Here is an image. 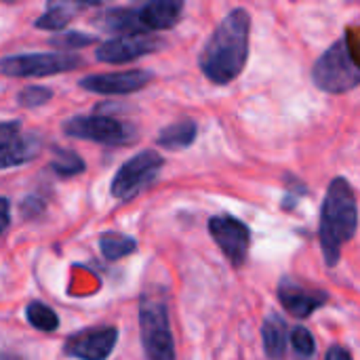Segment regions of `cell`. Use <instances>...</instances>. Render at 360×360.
<instances>
[{"label": "cell", "instance_id": "obj_4", "mask_svg": "<svg viewBox=\"0 0 360 360\" xmlns=\"http://www.w3.org/2000/svg\"><path fill=\"white\" fill-rule=\"evenodd\" d=\"M141 346L148 360H175V344L165 300L143 295L139 304Z\"/></svg>", "mask_w": 360, "mask_h": 360}, {"label": "cell", "instance_id": "obj_1", "mask_svg": "<svg viewBox=\"0 0 360 360\" xmlns=\"http://www.w3.org/2000/svg\"><path fill=\"white\" fill-rule=\"evenodd\" d=\"M251 17L245 8L230 11L215 27L200 53V70L215 84L232 82L249 57Z\"/></svg>", "mask_w": 360, "mask_h": 360}, {"label": "cell", "instance_id": "obj_9", "mask_svg": "<svg viewBox=\"0 0 360 360\" xmlns=\"http://www.w3.org/2000/svg\"><path fill=\"white\" fill-rule=\"evenodd\" d=\"M118 342V331L114 327L86 329L72 335L63 344L65 356L78 360H105Z\"/></svg>", "mask_w": 360, "mask_h": 360}, {"label": "cell", "instance_id": "obj_13", "mask_svg": "<svg viewBox=\"0 0 360 360\" xmlns=\"http://www.w3.org/2000/svg\"><path fill=\"white\" fill-rule=\"evenodd\" d=\"M181 11H184V4L177 0H154V2L139 6L137 15H139V23L143 32H150V30L160 32V30L173 27L179 21Z\"/></svg>", "mask_w": 360, "mask_h": 360}, {"label": "cell", "instance_id": "obj_25", "mask_svg": "<svg viewBox=\"0 0 360 360\" xmlns=\"http://www.w3.org/2000/svg\"><path fill=\"white\" fill-rule=\"evenodd\" d=\"M19 129H21V124L17 120L0 122V148H4L11 141H15L19 137Z\"/></svg>", "mask_w": 360, "mask_h": 360}, {"label": "cell", "instance_id": "obj_11", "mask_svg": "<svg viewBox=\"0 0 360 360\" xmlns=\"http://www.w3.org/2000/svg\"><path fill=\"white\" fill-rule=\"evenodd\" d=\"M152 80V74L146 70H129L116 74H93L80 80V86L99 93V95H127L143 89Z\"/></svg>", "mask_w": 360, "mask_h": 360}, {"label": "cell", "instance_id": "obj_18", "mask_svg": "<svg viewBox=\"0 0 360 360\" xmlns=\"http://www.w3.org/2000/svg\"><path fill=\"white\" fill-rule=\"evenodd\" d=\"M99 247H101V253L105 259L110 262H116V259H122L127 255H131L135 249H137V240L131 238V236H124V234H103L99 238Z\"/></svg>", "mask_w": 360, "mask_h": 360}, {"label": "cell", "instance_id": "obj_17", "mask_svg": "<svg viewBox=\"0 0 360 360\" xmlns=\"http://www.w3.org/2000/svg\"><path fill=\"white\" fill-rule=\"evenodd\" d=\"M196 133H198L196 122L192 118H184V120L160 131L158 146L167 148V150H184V148H190L194 143Z\"/></svg>", "mask_w": 360, "mask_h": 360}, {"label": "cell", "instance_id": "obj_10", "mask_svg": "<svg viewBox=\"0 0 360 360\" xmlns=\"http://www.w3.org/2000/svg\"><path fill=\"white\" fill-rule=\"evenodd\" d=\"M165 42L150 34H129V36H116L112 40H105L97 49V59L103 63H127L137 57H143L148 53H154Z\"/></svg>", "mask_w": 360, "mask_h": 360}, {"label": "cell", "instance_id": "obj_6", "mask_svg": "<svg viewBox=\"0 0 360 360\" xmlns=\"http://www.w3.org/2000/svg\"><path fill=\"white\" fill-rule=\"evenodd\" d=\"M165 165V158L158 152L146 150L127 160L120 171L112 179V196L118 200H131L135 198L143 188H148L156 175L160 173V167Z\"/></svg>", "mask_w": 360, "mask_h": 360}, {"label": "cell", "instance_id": "obj_16", "mask_svg": "<svg viewBox=\"0 0 360 360\" xmlns=\"http://www.w3.org/2000/svg\"><path fill=\"white\" fill-rule=\"evenodd\" d=\"M95 23L112 34H122V36L143 32V27L139 23L137 8H110L103 15H99L95 19Z\"/></svg>", "mask_w": 360, "mask_h": 360}, {"label": "cell", "instance_id": "obj_12", "mask_svg": "<svg viewBox=\"0 0 360 360\" xmlns=\"http://www.w3.org/2000/svg\"><path fill=\"white\" fill-rule=\"evenodd\" d=\"M278 300H281L283 308L289 314H293L295 319H308L310 314H314L319 308L325 306L327 295L323 291L306 289V287L285 278L278 287Z\"/></svg>", "mask_w": 360, "mask_h": 360}, {"label": "cell", "instance_id": "obj_2", "mask_svg": "<svg viewBox=\"0 0 360 360\" xmlns=\"http://www.w3.org/2000/svg\"><path fill=\"white\" fill-rule=\"evenodd\" d=\"M356 226H359V209H356L354 192L344 177H338L327 188L321 209V228H319L323 257L329 268L338 266L344 245L350 243L352 236L356 234Z\"/></svg>", "mask_w": 360, "mask_h": 360}, {"label": "cell", "instance_id": "obj_14", "mask_svg": "<svg viewBox=\"0 0 360 360\" xmlns=\"http://www.w3.org/2000/svg\"><path fill=\"white\" fill-rule=\"evenodd\" d=\"M40 146H42V139L36 133L19 135L8 146L0 148V169H8V167H17V165L30 162L32 158L38 156Z\"/></svg>", "mask_w": 360, "mask_h": 360}, {"label": "cell", "instance_id": "obj_5", "mask_svg": "<svg viewBox=\"0 0 360 360\" xmlns=\"http://www.w3.org/2000/svg\"><path fill=\"white\" fill-rule=\"evenodd\" d=\"M80 57L74 53H27L0 59V74L13 78H40L76 70Z\"/></svg>", "mask_w": 360, "mask_h": 360}, {"label": "cell", "instance_id": "obj_3", "mask_svg": "<svg viewBox=\"0 0 360 360\" xmlns=\"http://www.w3.org/2000/svg\"><path fill=\"white\" fill-rule=\"evenodd\" d=\"M312 80L321 91L346 93L360 84V40L354 34L338 40L312 68Z\"/></svg>", "mask_w": 360, "mask_h": 360}, {"label": "cell", "instance_id": "obj_28", "mask_svg": "<svg viewBox=\"0 0 360 360\" xmlns=\"http://www.w3.org/2000/svg\"><path fill=\"white\" fill-rule=\"evenodd\" d=\"M325 360H352L350 356V352L346 350V348H342V346H333V348H329L327 350V356Z\"/></svg>", "mask_w": 360, "mask_h": 360}, {"label": "cell", "instance_id": "obj_29", "mask_svg": "<svg viewBox=\"0 0 360 360\" xmlns=\"http://www.w3.org/2000/svg\"><path fill=\"white\" fill-rule=\"evenodd\" d=\"M0 360H21L19 356H15V354H0Z\"/></svg>", "mask_w": 360, "mask_h": 360}, {"label": "cell", "instance_id": "obj_20", "mask_svg": "<svg viewBox=\"0 0 360 360\" xmlns=\"http://www.w3.org/2000/svg\"><path fill=\"white\" fill-rule=\"evenodd\" d=\"M25 316H27V323H30L34 329L44 331V333H51V331H55V329L59 327L57 314H55L49 306H44V304H40V302H32V304L27 306V310H25Z\"/></svg>", "mask_w": 360, "mask_h": 360}, {"label": "cell", "instance_id": "obj_22", "mask_svg": "<svg viewBox=\"0 0 360 360\" xmlns=\"http://www.w3.org/2000/svg\"><path fill=\"white\" fill-rule=\"evenodd\" d=\"M291 344H293V350L297 352V356L310 360L316 354V342L312 338V333L306 329V327H295L291 331Z\"/></svg>", "mask_w": 360, "mask_h": 360}, {"label": "cell", "instance_id": "obj_21", "mask_svg": "<svg viewBox=\"0 0 360 360\" xmlns=\"http://www.w3.org/2000/svg\"><path fill=\"white\" fill-rule=\"evenodd\" d=\"M51 169L61 177H72L84 171V160L72 150H57L51 160Z\"/></svg>", "mask_w": 360, "mask_h": 360}, {"label": "cell", "instance_id": "obj_8", "mask_svg": "<svg viewBox=\"0 0 360 360\" xmlns=\"http://www.w3.org/2000/svg\"><path fill=\"white\" fill-rule=\"evenodd\" d=\"M209 232L213 240L217 243V247L221 249V253L230 259V264L234 268H240L247 259L249 245H251L249 226L238 221L236 217L221 215L209 221Z\"/></svg>", "mask_w": 360, "mask_h": 360}, {"label": "cell", "instance_id": "obj_15", "mask_svg": "<svg viewBox=\"0 0 360 360\" xmlns=\"http://www.w3.org/2000/svg\"><path fill=\"white\" fill-rule=\"evenodd\" d=\"M264 338V350L270 360H283L287 354V342H289V329L281 314H270L262 327Z\"/></svg>", "mask_w": 360, "mask_h": 360}, {"label": "cell", "instance_id": "obj_24", "mask_svg": "<svg viewBox=\"0 0 360 360\" xmlns=\"http://www.w3.org/2000/svg\"><path fill=\"white\" fill-rule=\"evenodd\" d=\"M51 42L55 46H61V49H80V46H86V44L95 42V38L86 36V34H80V32H65L61 36H55Z\"/></svg>", "mask_w": 360, "mask_h": 360}, {"label": "cell", "instance_id": "obj_7", "mask_svg": "<svg viewBox=\"0 0 360 360\" xmlns=\"http://www.w3.org/2000/svg\"><path fill=\"white\" fill-rule=\"evenodd\" d=\"M63 133L105 146H124L135 139V129L110 116H74L63 122Z\"/></svg>", "mask_w": 360, "mask_h": 360}, {"label": "cell", "instance_id": "obj_19", "mask_svg": "<svg viewBox=\"0 0 360 360\" xmlns=\"http://www.w3.org/2000/svg\"><path fill=\"white\" fill-rule=\"evenodd\" d=\"M78 4H49L46 11L36 19V27L40 30H63L72 21V8Z\"/></svg>", "mask_w": 360, "mask_h": 360}, {"label": "cell", "instance_id": "obj_26", "mask_svg": "<svg viewBox=\"0 0 360 360\" xmlns=\"http://www.w3.org/2000/svg\"><path fill=\"white\" fill-rule=\"evenodd\" d=\"M21 209H23V215H25V217H30V215L34 217V215H38V213L44 209V202L38 200V198H27V200L23 202Z\"/></svg>", "mask_w": 360, "mask_h": 360}, {"label": "cell", "instance_id": "obj_27", "mask_svg": "<svg viewBox=\"0 0 360 360\" xmlns=\"http://www.w3.org/2000/svg\"><path fill=\"white\" fill-rule=\"evenodd\" d=\"M8 224H11V205L6 198L0 196V234L8 228Z\"/></svg>", "mask_w": 360, "mask_h": 360}, {"label": "cell", "instance_id": "obj_23", "mask_svg": "<svg viewBox=\"0 0 360 360\" xmlns=\"http://www.w3.org/2000/svg\"><path fill=\"white\" fill-rule=\"evenodd\" d=\"M51 97H53V91L46 86H27L19 93L17 101L23 108H38V105H44Z\"/></svg>", "mask_w": 360, "mask_h": 360}]
</instances>
